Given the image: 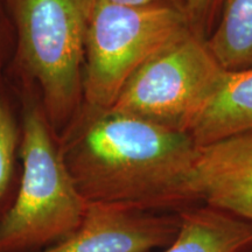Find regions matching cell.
Returning a JSON list of instances; mask_svg holds the SVG:
<instances>
[{"label":"cell","mask_w":252,"mask_h":252,"mask_svg":"<svg viewBox=\"0 0 252 252\" xmlns=\"http://www.w3.org/2000/svg\"><path fill=\"white\" fill-rule=\"evenodd\" d=\"M94 112L60 149L88 203L175 214L201 204L200 147L190 134L112 110Z\"/></svg>","instance_id":"cell-1"},{"label":"cell","mask_w":252,"mask_h":252,"mask_svg":"<svg viewBox=\"0 0 252 252\" xmlns=\"http://www.w3.org/2000/svg\"><path fill=\"white\" fill-rule=\"evenodd\" d=\"M252 132V68L226 71L188 133L200 149Z\"/></svg>","instance_id":"cell-8"},{"label":"cell","mask_w":252,"mask_h":252,"mask_svg":"<svg viewBox=\"0 0 252 252\" xmlns=\"http://www.w3.org/2000/svg\"><path fill=\"white\" fill-rule=\"evenodd\" d=\"M21 158L20 189L0 223V252L58 244L74 234L87 210L37 109L25 116Z\"/></svg>","instance_id":"cell-3"},{"label":"cell","mask_w":252,"mask_h":252,"mask_svg":"<svg viewBox=\"0 0 252 252\" xmlns=\"http://www.w3.org/2000/svg\"><path fill=\"white\" fill-rule=\"evenodd\" d=\"M102 1L122 6H138V7L150 5H171L186 12V0H102Z\"/></svg>","instance_id":"cell-13"},{"label":"cell","mask_w":252,"mask_h":252,"mask_svg":"<svg viewBox=\"0 0 252 252\" xmlns=\"http://www.w3.org/2000/svg\"><path fill=\"white\" fill-rule=\"evenodd\" d=\"M176 238L162 252H252V224L201 203L182 210Z\"/></svg>","instance_id":"cell-9"},{"label":"cell","mask_w":252,"mask_h":252,"mask_svg":"<svg viewBox=\"0 0 252 252\" xmlns=\"http://www.w3.org/2000/svg\"><path fill=\"white\" fill-rule=\"evenodd\" d=\"M179 230V213H146L88 203L74 234L42 252H151L168 247Z\"/></svg>","instance_id":"cell-6"},{"label":"cell","mask_w":252,"mask_h":252,"mask_svg":"<svg viewBox=\"0 0 252 252\" xmlns=\"http://www.w3.org/2000/svg\"><path fill=\"white\" fill-rule=\"evenodd\" d=\"M222 0H186L187 13L190 28L198 36L206 37L212 32L215 17L219 15Z\"/></svg>","instance_id":"cell-12"},{"label":"cell","mask_w":252,"mask_h":252,"mask_svg":"<svg viewBox=\"0 0 252 252\" xmlns=\"http://www.w3.org/2000/svg\"><path fill=\"white\" fill-rule=\"evenodd\" d=\"M189 30L187 13L175 6L90 0L82 84L90 108L111 109L135 72Z\"/></svg>","instance_id":"cell-2"},{"label":"cell","mask_w":252,"mask_h":252,"mask_svg":"<svg viewBox=\"0 0 252 252\" xmlns=\"http://www.w3.org/2000/svg\"><path fill=\"white\" fill-rule=\"evenodd\" d=\"M225 74L206 39L189 30L145 63L109 110L188 133Z\"/></svg>","instance_id":"cell-4"},{"label":"cell","mask_w":252,"mask_h":252,"mask_svg":"<svg viewBox=\"0 0 252 252\" xmlns=\"http://www.w3.org/2000/svg\"><path fill=\"white\" fill-rule=\"evenodd\" d=\"M196 186L201 203L252 224V132L200 149Z\"/></svg>","instance_id":"cell-7"},{"label":"cell","mask_w":252,"mask_h":252,"mask_svg":"<svg viewBox=\"0 0 252 252\" xmlns=\"http://www.w3.org/2000/svg\"><path fill=\"white\" fill-rule=\"evenodd\" d=\"M15 143L17 134L13 122L0 103V197L7 188L12 175Z\"/></svg>","instance_id":"cell-11"},{"label":"cell","mask_w":252,"mask_h":252,"mask_svg":"<svg viewBox=\"0 0 252 252\" xmlns=\"http://www.w3.org/2000/svg\"><path fill=\"white\" fill-rule=\"evenodd\" d=\"M206 42L224 70L252 68V0H222Z\"/></svg>","instance_id":"cell-10"},{"label":"cell","mask_w":252,"mask_h":252,"mask_svg":"<svg viewBox=\"0 0 252 252\" xmlns=\"http://www.w3.org/2000/svg\"><path fill=\"white\" fill-rule=\"evenodd\" d=\"M23 56L39 81L49 118L70 115L83 84L82 62L90 0H7Z\"/></svg>","instance_id":"cell-5"}]
</instances>
